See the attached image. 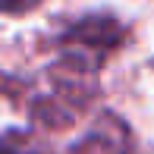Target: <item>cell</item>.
<instances>
[{"label":"cell","instance_id":"6da1fadb","mask_svg":"<svg viewBox=\"0 0 154 154\" xmlns=\"http://www.w3.org/2000/svg\"><path fill=\"white\" fill-rule=\"evenodd\" d=\"M41 0H0V10L3 13H29L32 6H38Z\"/></svg>","mask_w":154,"mask_h":154}]
</instances>
